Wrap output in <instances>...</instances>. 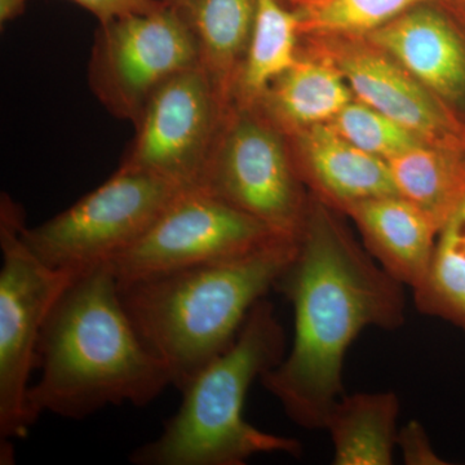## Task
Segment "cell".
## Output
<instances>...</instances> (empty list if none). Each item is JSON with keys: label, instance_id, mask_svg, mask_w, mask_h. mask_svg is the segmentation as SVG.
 I'll list each match as a JSON object with an SVG mask.
<instances>
[{"label": "cell", "instance_id": "obj_1", "mask_svg": "<svg viewBox=\"0 0 465 465\" xmlns=\"http://www.w3.org/2000/svg\"><path fill=\"white\" fill-rule=\"evenodd\" d=\"M274 289L290 300L295 332L286 356L260 378L293 421L323 430L342 394L349 347L367 327L405 322L403 284L342 228L324 202L309 201L298 250Z\"/></svg>", "mask_w": 465, "mask_h": 465}, {"label": "cell", "instance_id": "obj_2", "mask_svg": "<svg viewBox=\"0 0 465 465\" xmlns=\"http://www.w3.org/2000/svg\"><path fill=\"white\" fill-rule=\"evenodd\" d=\"M36 369L41 376L27 393L34 421L146 406L173 385L128 316L110 262L76 275L57 300L39 338Z\"/></svg>", "mask_w": 465, "mask_h": 465}, {"label": "cell", "instance_id": "obj_3", "mask_svg": "<svg viewBox=\"0 0 465 465\" xmlns=\"http://www.w3.org/2000/svg\"><path fill=\"white\" fill-rule=\"evenodd\" d=\"M296 250L298 238L280 237L237 258L118 282L128 316L174 388L182 391L231 347Z\"/></svg>", "mask_w": 465, "mask_h": 465}, {"label": "cell", "instance_id": "obj_4", "mask_svg": "<svg viewBox=\"0 0 465 465\" xmlns=\"http://www.w3.org/2000/svg\"><path fill=\"white\" fill-rule=\"evenodd\" d=\"M286 356L273 304L262 299L231 347L183 388V402L157 439L130 455L136 465H243L259 454L299 457L295 439L262 432L244 420L251 384Z\"/></svg>", "mask_w": 465, "mask_h": 465}, {"label": "cell", "instance_id": "obj_5", "mask_svg": "<svg viewBox=\"0 0 465 465\" xmlns=\"http://www.w3.org/2000/svg\"><path fill=\"white\" fill-rule=\"evenodd\" d=\"M23 213L8 195L0 203V439L25 440L35 424L27 406L43 327L74 272L45 262L23 237Z\"/></svg>", "mask_w": 465, "mask_h": 465}, {"label": "cell", "instance_id": "obj_6", "mask_svg": "<svg viewBox=\"0 0 465 465\" xmlns=\"http://www.w3.org/2000/svg\"><path fill=\"white\" fill-rule=\"evenodd\" d=\"M183 189L157 174L121 167L64 213L34 228L24 225L23 237L45 264L84 273L142 240Z\"/></svg>", "mask_w": 465, "mask_h": 465}, {"label": "cell", "instance_id": "obj_7", "mask_svg": "<svg viewBox=\"0 0 465 465\" xmlns=\"http://www.w3.org/2000/svg\"><path fill=\"white\" fill-rule=\"evenodd\" d=\"M197 65L200 51L191 27L179 9L162 3L152 11L103 24L90 81L113 114L136 124L162 84Z\"/></svg>", "mask_w": 465, "mask_h": 465}, {"label": "cell", "instance_id": "obj_8", "mask_svg": "<svg viewBox=\"0 0 465 465\" xmlns=\"http://www.w3.org/2000/svg\"><path fill=\"white\" fill-rule=\"evenodd\" d=\"M280 237L287 235L195 186L180 191L142 240L110 264L118 282H127L237 258Z\"/></svg>", "mask_w": 465, "mask_h": 465}, {"label": "cell", "instance_id": "obj_9", "mask_svg": "<svg viewBox=\"0 0 465 465\" xmlns=\"http://www.w3.org/2000/svg\"><path fill=\"white\" fill-rule=\"evenodd\" d=\"M220 130L201 188L287 237L298 238L309 202L280 134L251 113Z\"/></svg>", "mask_w": 465, "mask_h": 465}, {"label": "cell", "instance_id": "obj_10", "mask_svg": "<svg viewBox=\"0 0 465 465\" xmlns=\"http://www.w3.org/2000/svg\"><path fill=\"white\" fill-rule=\"evenodd\" d=\"M225 103L202 65L173 75L134 124L136 137L121 167L157 174L182 188L201 186Z\"/></svg>", "mask_w": 465, "mask_h": 465}, {"label": "cell", "instance_id": "obj_11", "mask_svg": "<svg viewBox=\"0 0 465 465\" xmlns=\"http://www.w3.org/2000/svg\"><path fill=\"white\" fill-rule=\"evenodd\" d=\"M332 60L362 103L424 142L461 143L457 124L437 96L390 54L372 45L349 42L332 51Z\"/></svg>", "mask_w": 465, "mask_h": 465}, {"label": "cell", "instance_id": "obj_12", "mask_svg": "<svg viewBox=\"0 0 465 465\" xmlns=\"http://www.w3.org/2000/svg\"><path fill=\"white\" fill-rule=\"evenodd\" d=\"M367 41L393 57L446 103L465 101V42L440 9L428 3L367 34Z\"/></svg>", "mask_w": 465, "mask_h": 465}, {"label": "cell", "instance_id": "obj_13", "mask_svg": "<svg viewBox=\"0 0 465 465\" xmlns=\"http://www.w3.org/2000/svg\"><path fill=\"white\" fill-rule=\"evenodd\" d=\"M379 265L403 286L418 289L430 271L439 229L399 194L357 202L345 208Z\"/></svg>", "mask_w": 465, "mask_h": 465}, {"label": "cell", "instance_id": "obj_14", "mask_svg": "<svg viewBox=\"0 0 465 465\" xmlns=\"http://www.w3.org/2000/svg\"><path fill=\"white\" fill-rule=\"evenodd\" d=\"M300 137L308 176L336 206L399 194L388 162L349 143L331 124L312 125Z\"/></svg>", "mask_w": 465, "mask_h": 465}, {"label": "cell", "instance_id": "obj_15", "mask_svg": "<svg viewBox=\"0 0 465 465\" xmlns=\"http://www.w3.org/2000/svg\"><path fill=\"white\" fill-rule=\"evenodd\" d=\"M400 399L393 391L341 396L323 430L331 437L335 465H391L399 436Z\"/></svg>", "mask_w": 465, "mask_h": 465}, {"label": "cell", "instance_id": "obj_16", "mask_svg": "<svg viewBox=\"0 0 465 465\" xmlns=\"http://www.w3.org/2000/svg\"><path fill=\"white\" fill-rule=\"evenodd\" d=\"M258 0H183L182 12L200 51V63L223 99L240 75L249 50Z\"/></svg>", "mask_w": 465, "mask_h": 465}, {"label": "cell", "instance_id": "obj_17", "mask_svg": "<svg viewBox=\"0 0 465 465\" xmlns=\"http://www.w3.org/2000/svg\"><path fill=\"white\" fill-rule=\"evenodd\" d=\"M387 162L399 195L419 208L440 231L465 198L461 143H423Z\"/></svg>", "mask_w": 465, "mask_h": 465}, {"label": "cell", "instance_id": "obj_18", "mask_svg": "<svg viewBox=\"0 0 465 465\" xmlns=\"http://www.w3.org/2000/svg\"><path fill=\"white\" fill-rule=\"evenodd\" d=\"M351 94L338 67L298 60L269 85L264 94L278 122L305 130L330 124L351 103Z\"/></svg>", "mask_w": 465, "mask_h": 465}, {"label": "cell", "instance_id": "obj_19", "mask_svg": "<svg viewBox=\"0 0 465 465\" xmlns=\"http://www.w3.org/2000/svg\"><path fill=\"white\" fill-rule=\"evenodd\" d=\"M296 12L287 11L280 0H258L255 24L237 85L244 100L262 99L269 85L298 61Z\"/></svg>", "mask_w": 465, "mask_h": 465}, {"label": "cell", "instance_id": "obj_20", "mask_svg": "<svg viewBox=\"0 0 465 465\" xmlns=\"http://www.w3.org/2000/svg\"><path fill=\"white\" fill-rule=\"evenodd\" d=\"M416 308L465 330V198L437 235L423 283L414 290Z\"/></svg>", "mask_w": 465, "mask_h": 465}, {"label": "cell", "instance_id": "obj_21", "mask_svg": "<svg viewBox=\"0 0 465 465\" xmlns=\"http://www.w3.org/2000/svg\"><path fill=\"white\" fill-rule=\"evenodd\" d=\"M433 0H300V33L361 35L399 17L415 5Z\"/></svg>", "mask_w": 465, "mask_h": 465}, {"label": "cell", "instance_id": "obj_22", "mask_svg": "<svg viewBox=\"0 0 465 465\" xmlns=\"http://www.w3.org/2000/svg\"><path fill=\"white\" fill-rule=\"evenodd\" d=\"M330 124L349 143L385 161L427 143L362 101L351 100Z\"/></svg>", "mask_w": 465, "mask_h": 465}, {"label": "cell", "instance_id": "obj_23", "mask_svg": "<svg viewBox=\"0 0 465 465\" xmlns=\"http://www.w3.org/2000/svg\"><path fill=\"white\" fill-rule=\"evenodd\" d=\"M397 446L401 449L403 460L409 465H443L434 451L430 437L419 421L411 420L401 428L397 436Z\"/></svg>", "mask_w": 465, "mask_h": 465}, {"label": "cell", "instance_id": "obj_24", "mask_svg": "<svg viewBox=\"0 0 465 465\" xmlns=\"http://www.w3.org/2000/svg\"><path fill=\"white\" fill-rule=\"evenodd\" d=\"M82 7L88 9L101 24L130 14H140L159 7L163 2L155 0H73Z\"/></svg>", "mask_w": 465, "mask_h": 465}, {"label": "cell", "instance_id": "obj_25", "mask_svg": "<svg viewBox=\"0 0 465 465\" xmlns=\"http://www.w3.org/2000/svg\"><path fill=\"white\" fill-rule=\"evenodd\" d=\"M26 0H0V23H8L18 16L25 7Z\"/></svg>", "mask_w": 465, "mask_h": 465}, {"label": "cell", "instance_id": "obj_26", "mask_svg": "<svg viewBox=\"0 0 465 465\" xmlns=\"http://www.w3.org/2000/svg\"><path fill=\"white\" fill-rule=\"evenodd\" d=\"M164 5H171V7L180 8L182 7L183 0H162Z\"/></svg>", "mask_w": 465, "mask_h": 465}, {"label": "cell", "instance_id": "obj_27", "mask_svg": "<svg viewBox=\"0 0 465 465\" xmlns=\"http://www.w3.org/2000/svg\"><path fill=\"white\" fill-rule=\"evenodd\" d=\"M296 3L300 2V0H295Z\"/></svg>", "mask_w": 465, "mask_h": 465}]
</instances>
